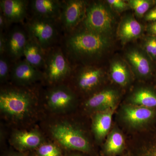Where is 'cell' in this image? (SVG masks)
<instances>
[{"label":"cell","instance_id":"1","mask_svg":"<svg viewBox=\"0 0 156 156\" xmlns=\"http://www.w3.org/2000/svg\"><path fill=\"white\" fill-rule=\"evenodd\" d=\"M69 33L64 47L68 55L78 58H92L102 53L108 45L105 36L87 30Z\"/></svg>","mask_w":156,"mask_h":156},{"label":"cell","instance_id":"2","mask_svg":"<svg viewBox=\"0 0 156 156\" xmlns=\"http://www.w3.org/2000/svg\"><path fill=\"white\" fill-rule=\"evenodd\" d=\"M56 20L35 16L27 22L29 37L46 51L50 49L57 38Z\"/></svg>","mask_w":156,"mask_h":156},{"label":"cell","instance_id":"3","mask_svg":"<svg viewBox=\"0 0 156 156\" xmlns=\"http://www.w3.org/2000/svg\"><path fill=\"white\" fill-rule=\"evenodd\" d=\"M113 17L108 9L100 3H95L87 9L84 24L90 31L105 35L111 31Z\"/></svg>","mask_w":156,"mask_h":156},{"label":"cell","instance_id":"4","mask_svg":"<svg viewBox=\"0 0 156 156\" xmlns=\"http://www.w3.org/2000/svg\"><path fill=\"white\" fill-rule=\"evenodd\" d=\"M45 74L52 83L61 81L69 74L71 67L67 58L60 48L51 49L45 56Z\"/></svg>","mask_w":156,"mask_h":156},{"label":"cell","instance_id":"5","mask_svg":"<svg viewBox=\"0 0 156 156\" xmlns=\"http://www.w3.org/2000/svg\"><path fill=\"white\" fill-rule=\"evenodd\" d=\"M31 98L27 93L15 90H7L1 92L0 108L5 112L11 115L21 117L28 111Z\"/></svg>","mask_w":156,"mask_h":156},{"label":"cell","instance_id":"6","mask_svg":"<svg viewBox=\"0 0 156 156\" xmlns=\"http://www.w3.org/2000/svg\"><path fill=\"white\" fill-rule=\"evenodd\" d=\"M53 136L60 144L71 149L82 151L89 149V144L80 131L65 124L57 125L52 130Z\"/></svg>","mask_w":156,"mask_h":156},{"label":"cell","instance_id":"7","mask_svg":"<svg viewBox=\"0 0 156 156\" xmlns=\"http://www.w3.org/2000/svg\"><path fill=\"white\" fill-rule=\"evenodd\" d=\"M86 3L83 1L70 0L62 2L59 20L65 30L71 33L83 18L86 13Z\"/></svg>","mask_w":156,"mask_h":156},{"label":"cell","instance_id":"8","mask_svg":"<svg viewBox=\"0 0 156 156\" xmlns=\"http://www.w3.org/2000/svg\"><path fill=\"white\" fill-rule=\"evenodd\" d=\"M29 37L20 27H14L7 36L6 54L11 60L16 61L23 56Z\"/></svg>","mask_w":156,"mask_h":156},{"label":"cell","instance_id":"9","mask_svg":"<svg viewBox=\"0 0 156 156\" xmlns=\"http://www.w3.org/2000/svg\"><path fill=\"white\" fill-rule=\"evenodd\" d=\"M28 1L25 0H1V12L11 23L22 21L27 13Z\"/></svg>","mask_w":156,"mask_h":156},{"label":"cell","instance_id":"10","mask_svg":"<svg viewBox=\"0 0 156 156\" xmlns=\"http://www.w3.org/2000/svg\"><path fill=\"white\" fill-rule=\"evenodd\" d=\"M62 2L56 0H34L31 7L35 16L57 20L61 14Z\"/></svg>","mask_w":156,"mask_h":156},{"label":"cell","instance_id":"11","mask_svg":"<svg viewBox=\"0 0 156 156\" xmlns=\"http://www.w3.org/2000/svg\"><path fill=\"white\" fill-rule=\"evenodd\" d=\"M11 72L14 80L23 85L30 83L41 76V73L37 69L25 60L15 62L11 68Z\"/></svg>","mask_w":156,"mask_h":156},{"label":"cell","instance_id":"12","mask_svg":"<svg viewBox=\"0 0 156 156\" xmlns=\"http://www.w3.org/2000/svg\"><path fill=\"white\" fill-rule=\"evenodd\" d=\"M23 56L26 61L37 69L44 67V51L40 45L32 39L29 37L24 49Z\"/></svg>","mask_w":156,"mask_h":156},{"label":"cell","instance_id":"13","mask_svg":"<svg viewBox=\"0 0 156 156\" xmlns=\"http://www.w3.org/2000/svg\"><path fill=\"white\" fill-rule=\"evenodd\" d=\"M102 76V71L99 69L87 67L82 70L77 76L78 87L81 89L88 91L98 85Z\"/></svg>","mask_w":156,"mask_h":156},{"label":"cell","instance_id":"14","mask_svg":"<svg viewBox=\"0 0 156 156\" xmlns=\"http://www.w3.org/2000/svg\"><path fill=\"white\" fill-rule=\"evenodd\" d=\"M72 92L64 87L55 88L49 92L48 101L50 106L55 109L64 108L69 106L73 101Z\"/></svg>","mask_w":156,"mask_h":156},{"label":"cell","instance_id":"15","mask_svg":"<svg viewBox=\"0 0 156 156\" xmlns=\"http://www.w3.org/2000/svg\"><path fill=\"white\" fill-rule=\"evenodd\" d=\"M150 108L144 107H127L124 109V117L133 126H138L147 122L153 116Z\"/></svg>","mask_w":156,"mask_h":156},{"label":"cell","instance_id":"16","mask_svg":"<svg viewBox=\"0 0 156 156\" xmlns=\"http://www.w3.org/2000/svg\"><path fill=\"white\" fill-rule=\"evenodd\" d=\"M117 95L112 90H105L97 93L87 101L86 105L93 108H113Z\"/></svg>","mask_w":156,"mask_h":156},{"label":"cell","instance_id":"17","mask_svg":"<svg viewBox=\"0 0 156 156\" xmlns=\"http://www.w3.org/2000/svg\"><path fill=\"white\" fill-rule=\"evenodd\" d=\"M113 108L98 114L93 122V130L96 137L102 139L107 134L111 126Z\"/></svg>","mask_w":156,"mask_h":156},{"label":"cell","instance_id":"18","mask_svg":"<svg viewBox=\"0 0 156 156\" xmlns=\"http://www.w3.org/2000/svg\"><path fill=\"white\" fill-rule=\"evenodd\" d=\"M141 25L134 18H128L121 23L119 34L124 41H129L139 36L142 32Z\"/></svg>","mask_w":156,"mask_h":156},{"label":"cell","instance_id":"19","mask_svg":"<svg viewBox=\"0 0 156 156\" xmlns=\"http://www.w3.org/2000/svg\"><path fill=\"white\" fill-rule=\"evenodd\" d=\"M14 140L20 147L27 149L39 146L41 142V138L37 132L23 131L16 133Z\"/></svg>","mask_w":156,"mask_h":156},{"label":"cell","instance_id":"20","mask_svg":"<svg viewBox=\"0 0 156 156\" xmlns=\"http://www.w3.org/2000/svg\"><path fill=\"white\" fill-rule=\"evenodd\" d=\"M128 58L139 74L143 76L149 75L151 72L150 63L142 54L136 50L128 53Z\"/></svg>","mask_w":156,"mask_h":156},{"label":"cell","instance_id":"21","mask_svg":"<svg viewBox=\"0 0 156 156\" xmlns=\"http://www.w3.org/2000/svg\"><path fill=\"white\" fill-rule=\"evenodd\" d=\"M133 103L150 108L156 107V94L148 89H143L136 92L132 98Z\"/></svg>","mask_w":156,"mask_h":156},{"label":"cell","instance_id":"22","mask_svg":"<svg viewBox=\"0 0 156 156\" xmlns=\"http://www.w3.org/2000/svg\"><path fill=\"white\" fill-rule=\"evenodd\" d=\"M112 79L119 85L124 86L128 80V70L126 66L120 62H115L112 65L111 67Z\"/></svg>","mask_w":156,"mask_h":156},{"label":"cell","instance_id":"23","mask_svg":"<svg viewBox=\"0 0 156 156\" xmlns=\"http://www.w3.org/2000/svg\"><path fill=\"white\" fill-rule=\"evenodd\" d=\"M124 143L122 135L119 132H114L111 135L107 143V151L110 154L117 153L122 149Z\"/></svg>","mask_w":156,"mask_h":156},{"label":"cell","instance_id":"24","mask_svg":"<svg viewBox=\"0 0 156 156\" xmlns=\"http://www.w3.org/2000/svg\"><path fill=\"white\" fill-rule=\"evenodd\" d=\"M152 2L147 0H131L128 1V3L137 15L142 16L150 9Z\"/></svg>","mask_w":156,"mask_h":156},{"label":"cell","instance_id":"25","mask_svg":"<svg viewBox=\"0 0 156 156\" xmlns=\"http://www.w3.org/2000/svg\"><path fill=\"white\" fill-rule=\"evenodd\" d=\"M9 56L6 54L0 57V79L1 81L5 80L8 77L11 70V63Z\"/></svg>","mask_w":156,"mask_h":156},{"label":"cell","instance_id":"26","mask_svg":"<svg viewBox=\"0 0 156 156\" xmlns=\"http://www.w3.org/2000/svg\"><path fill=\"white\" fill-rule=\"evenodd\" d=\"M40 156H60L61 153L58 147L52 144H45L39 148Z\"/></svg>","mask_w":156,"mask_h":156},{"label":"cell","instance_id":"27","mask_svg":"<svg viewBox=\"0 0 156 156\" xmlns=\"http://www.w3.org/2000/svg\"><path fill=\"white\" fill-rule=\"evenodd\" d=\"M146 51L151 57L156 58V37L149 38L145 43Z\"/></svg>","mask_w":156,"mask_h":156},{"label":"cell","instance_id":"28","mask_svg":"<svg viewBox=\"0 0 156 156\" xmlns=\"http://www.w3.org/2000/svg\"><path fill=\"white\" fill-rule=\"evenodd\" d=\"M107 2L113 8L119 11L125 10L128 6L126 2L122 0H108Z\"/></svg>","mask_w":156,"mask_h":156},{"label":"cell","instance_id":"29","mask_svg":"<svg viewBox=\"0 0 156 156\" xmlns=\"http://www.w3.org/2000/svg\"><path fill=\"white\" fill-rule=\"evenodd\" d=\"M7 47V37L2 32L0 33V55L6 54Z\"/></svg>","mask_w":156,"mask_h":156},{"label":"cell","instance_id":"30","mask_svg":"<svg viewBox=\"0 0 156 156\" xmlns=\"http://www.w3.org/2000/svg\"><path fill=\"white\" fill-rule=\"evenodd\" d=\"M11 23L4 14L1 12L0 13V30L2 31L9 27V23Z\"/></svg>","mask_w":156,"mask_h":156},{"label":"cell","instance_id":"31","mask_svg":"<svg viewBox=\"0 0 156 156\" xmlns=\"http://www.w3.org/2000/svg\"><path fill=\"white\" fill-rule=\"evenodd\" d=\"M146 20L147 21H156V8L151 10L145 16Z\"/></svg>","mask_w":156,"mask_h":156},{"label":"cell","instance_id":"32","mask_svg":"<svg viewBox=\"0 0 156 156\" xmlns=\"http://www.w3.org/2000/svg\"><path fill=\"white\" fill-rule=\"evenodd\" d=\"M149 30L156 37V21H154L150 26Z\"/></svg>","mask_w":156,"mask_h":156},{"label":"cell","instance_id":"33","mask_svg":"<svg viewBox=\"0 0 156 156\" xmlns=\"http://www.w3.org/2000/svg\"><path fill=\"white\" fill-rule=\"evenodd\" d=\"M146 156H156V147L150 151Z\"/></svg>","mask_w":156,"mask_h":156},{"label":"cell","instance_id":"34","mask_svg":"<svg viewBox=\"0 0 156 156\" xmlns=\"http://www.w3.org/2000/svg\"><path fill=\"white\" fill-rule=\"evenodd\" d=\"M154 2L155 3V4H156V1H154Z\"/></svg>","mask_w":156,"mask_h":156},{"label":"cell","instance_id":"35","mask_svg":"<svg viewBox=\"0 0 156 156\" xmlns=\"http://www.w3.org/2000/svg\"></svg>","mask_w":156,"mask_h":156}]
</instances>
